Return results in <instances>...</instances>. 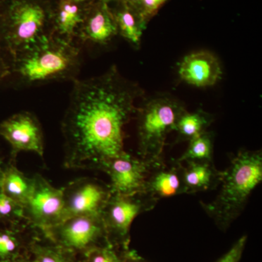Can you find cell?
<instances>
[{
	"label": "cell",
	"instance_id": "obj_5",
	"mask_svg": "<svg viewBox=\"0 0 262 262\" xmlns=\"http://www.w3.org/2000/svg\"><path fill=\"white\" fill-rule=\"evenodd\" d=\"M52 18L42 0H13L0 15V46L11 58L51 35Z\"/></svg>",
	"mask_w": 262,
	"mask_h": 262
},
{
	"label": "cell",
	"instance_id": "obj_22",
	"mask_svg": "<svg viewBox=\"0 0 262 262\" xmlns=\"http://www.w3.org/2000/svg\"><path fill=\"white\" fill-rule=\"evenodd\" d=\"M185 152L177 160L179 163L189 161H213V133L206 131L189 141Z\"/></svg>",
	"mask_w": 262,
	"mask_h": 262
},
{
	"label": "cell",
	"instance_id": "obj_7",
	"mask_svg": "<svg viewBox=\"0 0 262 262\" xmlns=\"http://www.w3.org/2000/svg\"><path fill=\"white\" fill-rule=\"evenodd\" d=\"M53 244L76 254L108 244L101 215L70 217L42 233Z\"/></svg>",
	"mask_w": 262,
	"mask_h": 262
},
{
	"label": "cell",
	"instance_id": "obj_24",
	"mask_svg": "<svg viewBox=\"0 0 262 262\" xmlns=\"http://www.w3.org/2000/svg\"><path fill=\"white\" fill-rule=\"evenodd\" d=\"M124 251L110 244L96 246L82 253V262H122Z\"/></svg>",
	"mask_w": 262,
	"mask_h": 262
},
{
	"label": "cell",
	"instance_id": "obj_15",
	"mask_svg": "<svg viewBox=\"0 0 262 262\" xmlns=\"http://www.w3.org/2000/svg\"><path fill=\"white\" fill-rule=\"evenodd\" d=\"M144 192L158 201L184 194L182 163L176 161L171 166L164 164L155 168L146 180Z\"/></svg>",
	"mask_w": 262,
	"mask_h": 262
},
{
	"label": "cell",
	"instance_id": "obj_9",
	"mask_svg": "<svg viewBox=\"0 0 262 262\" xmlns=\"http://www.w3.org/2000/svg\"><path fill=\"white\" fill-rule=\"evenodd\" d=\"M61 190L63 220L77 215H101L112 195L108 184L91 177L72 181Z\"/></svg>",
	"mask_w": 262,
	"mask_h": 262
},
{
	"label": "cell",
	"instance_id": "obj_11",
	"mask_svg": "<svg viewBox=\"0 0 262 262\" xmlns=\"http://www.w3.org/2000/svg\"><path fill=\"white\" fill-rule=\"evenodd\" d=\"M0 136L9 143L10 161L15 162L22 151H32L44 158V134L37 117L30 112L23 111L0 122Z\"/></svg>",
	"mask_w": 262,
	"mask_h": 262
},
{
	"label": "cell",
	"instance_id": "obj_19",
	"mask_svg": "<svg viewBox=\"0 0 262 262\" xmlns=\"http://www.w3.org/2000/svg\"><path fill=\"white\" fill-rule=\"evenodd\" d=\"M213 122V116L203 110L189 113L186 110L179 117L175 130L178 134L177 141H190L207 131Z\"/></svg>",
	"mask_w": 262,
	"mask_h": 262
},
{
	"label": "cell",
	"instance_id": "obj_3",
	"mask_svg": "<svg viewBox=\"0 0 262 262\" xmlns=\"http://www.w3.org/2000/svg\"><path fill=\"white\" fill-rule=\"evenodd\" d=\"M262 181L261 150H241L222 171L221 189L213 201L201 206L215 225L226 231L242 213L251 193Z\"/></svg>",
	"mask_w": 262,
	"mask_h": 262
},
{
	"label": "cell",
	"instance_id": "obj_29",
	"mask_svg": "<svg viewBox=\"0 0 262 262\" xmlns=\"http://www.w3.org/2000/svg\"><path fill=\"white\" fill-rule=\"evenodd\" d=\"M126 2L127 4L131 5V6L134 7V8H137L139 10V4H140L141 0H124Z\"/></svg>",
	"mask_w": 262,
	"mask_h": 262
},
{
	"label": "cell",
	"instance_id": "obj_6",
	"mask_svg": "<svg viewBox=\"0 0 262 262\" xmlns=\"http://www.w3.org/2000/svg\"><path fill=\"white\" fill-rule=\"evenodd\" d=\"M158 201L144 192L133 195L112 194L101 213L108 244L128 249L133 222L138 215L152 210Z\"/></svg>",
	"mask_w": 262,
	"mask_h": 262
},
{
	"label": "cell",
	"instance_id": "obj_32",
	"mask_svg": "<svg viewBox=\"0 0 262 262\" xmlns=\"http://www.w3.org/2000/svg\"><path fill=\"white\" fill-rule=\"evenodd\" d=\"M0 262H24V261H13V260H2V259H0Z\"/></svg>",
	"mask_w": 262,
	"mask_h": 262
},
{
	"label": "cell",
	"instance_id": "obj_2",
	"mask_svg": "<svg viewBox=\"0 0 262 262\" xmlns=\"http://www.w3.org/2000/svg\"><path fill=\"white\" fill-rule=\"evenodd\" d=\"M82 46L56 36L42 38L10 58V75L17 87L31 88L77 80L82 67Z\"/></svg>",
	"mask_w": 262,
	"mask_h": 262
},
{
	"label": "cell",
	"instance_id": "obj_14",
	"mask_svg": "<svg viewBox=\"0 0 262 262\" xmlns=\"http://www.w3.org/2000/svg\"><path fill=\"white\" fill-rule=\"evenodd\" d=\"M90 4L81 0H60L53 13L52 34L69 42H76Z\"/></svg>",
	"mask_w": 262,
	"mask_h": 262
},
{
	"label": "cell",
	"instance_id": "obj_30",
	"mask_svg": "<svg viewBox=\"0 0 262 262\" xmlns=\"http://www.w3.org/2000/svg\"><path fill=\"white\" fill-rule=\"evenodd\" d=\"M3 175H4V167H3V162L0 160V191L2 190V184H3Z\"/></svg>",
	"mask_w": 262,
	"mask_h": 262
},
{
	"label": "cell",
	"instance_id": "obj_27",
	"mask_svg": "<svg viewBox=\"0 0 262 262\" xmlns=\"http://www.w3.org/2000/svg\"><path fill=\"white\" fill-rule=\"evenodd\" d=\"M10 57L0 46V82L8 80L10 75Z\"/></svg>",
	"mask_w": 262,
	"mask_h": 262
},
{
	"label": "cell",
	"instance_id": "obj_33",
	"mask_svg": "<svg viewBox=\"0 0 262 262\" xmlns=\"http://www.w3.org/2000/svg\"><path fill=\"white\" fill-rule=\"evenodd\" d=\"M81 1H88V0H81Z\"/></svg>",
	"mask_w": 262,
	"mask_h": 262
},
{
	"label": "cell",
	"instance_id": "obj_23",
	"mask_svg": "<svg viewBox=\"0 0 262 262\" xmlns=\"http://www.w3.org/2000/svg\"><path fill=\"white\" fill-rule=\"evenodd\" d=\"M25 222L23 206L0 191V225H18Z\"/></svg>",
	"mask_w": 262,
	"mask_h": 262
},
{
	"label": "cell",
	"instance_id": "obj_16",
	"mask_svg": "<svg viewBox=\"0 0 262 262\" xmlns=\"http://www.w3.org/2000/svg\"><path fill=\"white\" fill-rule=\"evenodd\" d=\"M222 171L217 170L213 161H189L182 163L184 194L214 189L220 184Z\"/></svg>",
	"mask_w": 262,
	"mask_h": 262
},
{
	"label": "cell",
	"instance_id": "obj_31",
	"mask_svg": "<svg viewBox=\"0 0 262 262\" xmlns=\"http://www.w3.org/2000/svg\"><path fill=\"white\" fill-rule=\"evenodd\" d=\"M100 1L103 2V3L108 4V3H110V2H120L122 1V0H100Z\"/></svg>",
	"mask_w": 262,
	"mask_h": 262
},
{
	"label": "cell",
	"instance_id": "obj_1",
	"mask_svg": "<svg viewBox=\"0 0 262 262\" xmlns=\"http://www.w3.org/2000/svg\"><path fill=\"white\" fill-rule=\"evenodd\" d=\"M143 94L116 66L102 75L73 81L61 124L65 168L98 170L122 154L125 127L135 116L136 99Z\"/></svg>",
	"mask_w": 262,
	"mask_h": 262
},
{
	"label": "cell",
	"instance_id": "obj_26",
	"mask_svg": "<svg viewBox=\"0 0 262 262\" xmlns=\"http://www.w3.org/2000/svg\"><path fill=\"white\" fill-rule=\"evenodd\" d=\"M246 242H247V236H242L216 262H239L242 257Z\"/></svg>",
	"mask_w": 262,
	"mask_h": 262
},
{
	"label": "cell",
	"instance_id": "obj_13",
	"mask_svg": "<svg viewBox=\"0 0 262 262\" xmlns=\"http://www.w3.org/2000/svg\"><path fill=\"white\" fill-rule=\"evenodd\" d=\"M179 75L186 83L198 88L214 85L222 75V68L216 57L208 51L190 53L183 58Z\"/></svg>",
	"mask_w": 262,
	"mask_h": 262
},
{
	"label": "cell",
	"instance_id": "obj_28",
	"mask_svg": "<svg viewBox=\"0 0 262 262\" xmlns=\"http://www.w3.org/2000/svg\"><path fill=\"white\" fill-rule=\"evenodd\" d=\"M122 262H148L144 258L139 256L136 251H130V249L125 250L123 252Z\"/></svg>",
	"mask_w": 262,
	"mask_h": 262
},
{
	"label": "cell",
	"instance_id": "obj_20",
	"mask_svg": "<svg viewBox=\"0 0 262 262\" xmlns=\"http://www.w3.org/2000/svg\"><path fill=\"white\" fill-rule=\"evenodd\" d=\"M29 226L25 222L0 228V259L23 261L21 253L25 247L23 233Z\"/></svg>",
	"mask_w": 262,
	"mask_h": 262
},
{
	"label": "cell",
	"instance_id": "obj_25",
	"mask_svg": "<svg viewBox=\"0 0 262 262\" xmlns=\"http://www.w3.org/2000/svg\"><path fill=\"white\" fill-rule=\"evenodd\" d=\"M169 0H141L139 10L146 23L158 14L159 10Z\"/></svg>",
	"mask_w": 262,
	"mask_h": 262
},
{
	"label": "cell",
	"instance_id": "obj_17",
	"mask_svg": "<svg viewBox=\"0 0 262 262\" xmlns=\"http://www.w3.org/2000/svg\"><path fill=\"white\" fill-rule=\"evenodd\" d=\"M113 14L116 22L119 35L136 47L140 46L143 32L147 23L139 10L122 0Z\"/></svg>",
	"mask_w": 262,
	"mask_h": 262
},
{
	"label": "cell",
	"instance_id": "obj_10",
	"mask_svg": "<svg viewBox=\"0 0 262 262\" xmlns=\"http://www.w3.org/2000/svg\"><path fill=\"white\" fill-rule=\"evenodd\" d=\"M158 167L160 166L124 151L101 164L98 170L104 172L110 177L108 186L112 194L133 195L144 192L149 174Z\"/></svg>",
	"mask_w": 262,
	"mask_h": 262
},
{
	"label": "cell",
	"instance_id": "obj_18",
	"mask_svg": "<svg viewBox=\"0 0 262 262\" xmlns=\"http://www.w3.org/2000/svg\"><path fill=\"white\" fill-rule=\"evenodd\" d=\"M32 187V177L26 176L17 168L15 162L10 160L4 167L2 191L23 206L30 195Z\"/></svg>",
	"mask_w": 262,
	"mask_h": 262
},
{
	"label": "cell",
	"instance_id": "obj_12",
	"mask_svg": "<svg viewBox=\"0 0 262 262\" xmlns=\"http://www.w3.org/2000/svg\"><path fill=\"white\" fill-rule=\"evenodd\" d=\"M118 35L116 22L108 4L98 0L91 3L77 32L76 42L107 46Z\"/></svg>",
	"mask_w": 262,
	"mask_h": 262
},
{
	"label": "cell",
	"instance_id": "obj_4",
	"mask_svg": "<svg viewBox=\"0 0 262 262\" xmlns=\"http://www.w3.org/2000/svg\"><path fill=\"white\" fill-rule=\"evenodd\" d=\"M184 104L168 95H161L137 108L138 154L156 166L164 165L163 153L167 136L175 130L179 117L186 111Z\"/></svg>",
	"mask_w": 262,
	"mask_h": 262
},
{
	"label": "cell",
	"instance_id": "obj_21",
	"mask_svg": "<svg viewBox=\"0 0 262 262\" xmlns=\"http://www.w3.org/2000/svg\"><path fill=\"white\" fill-rule=\"evenodd\" d=\"M50 242L44 244L40 239L33 238L29 247L32 262H76L75 254Z\"/></svg>",
	"mask_w": 262,
	"mask_h": 262
},
{
	"label": "cell",
	"instance_id": "obj_8",
	"mask_svg": "<svg viewBox=\"0 0 262 262\" xmlns=\"http://www.w3.org/2000/svg\"><path fill=\"white\" fill-rule=\"evenodd\" d=\"M33 187L23 205L24 217L32 228L44 233L63 221L61 188L53 187L40 174L33 176Z\"/></svg>",
	"mask_w": 262,
	"mask_h": 262
}]
</instances>
